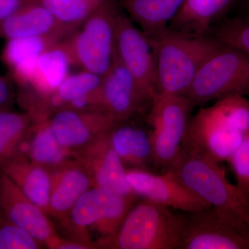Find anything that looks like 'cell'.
<instances>
[{
    "instance_id": "cell-1",
    "label": "cell",
    "mask_w": 249,
    "mask_h": 249,
    "mask_svg": "<svg viewBox=\"0 0 249 249\" xmlns=\"http://www.w3.org/2000/svg\"><path fill=\"white\" fill-rule=\"evenodd\" d=\"M249 129V101L232 95L201 107L190 118L182 150L222 163L229 161Z\"/></svg>"
},
{
    "instance_id": "cell-2",
    "label": "cell",
    "mask_w": 249,
    "mask_h": 249,
    "mask_svg": "<svg viewBox=\"0 0 249 249\" xmlns=\"http://www.w3.org/2000/svg\"><path fill=\"white\" fill-rule=\"evenodd\" d=\"M149 37L155 55L159 96H185L199 69L222 46L211 36L169 27Z\"/></svg>"
},
{
    "instance_id": "cell-3",
    "label": "cell",
    "mask_w": 249,
    "mask_h": 249,
    "mask_svg": "<svg viewBox=\"0 0 249 249\" xmlns=\"http://www.w3.org/2000/svg\"><path fill=\"white\" fill-rule=\"evenodd\" d=\"M166 171L173 173L225 219L249 233V196L228 180L221 163L181 149Z\"/></svg>"
},
{
    "instance_id": "cell-4",
    "label": "cell",
    "mask_w": 249,
    "mask_h": 249,
    "mask_svg": "<svg viewBox=\"0 0 249 249\" xmlns=\"http://www.w3.org/2000/svg\"><path fill=\"white\" fill-rule=\"evenodd\" d=\"M137 196H124L102 187L93 186L77 201L68 217L62 223L75 235L74 239L96 246L91 234L96 235L98 248L119 230Z\"/></svg>"
},
{
    "instance_id": "cell-5",
    "label": "cell",
    "mask_w": 249,
    "mask_h": 249,
    "mask_svg": "<svg viewBox=\"0 0 249 249\" xmlns=\"http://www.w3.org/2000/svg\"><path fill=\"white\" fill-rule=\"evenodd\" d=\"M181 213L142 199L129 210L103 249H178Z\"/></svg>"
},
{
    "instance_id": "cell-6",
    "label": "cell",
    "mask_w": 249,
    "mask_h": 249,
    "mask_svg": "<svg viewBox=\"0 0 249 249\" xmlns=\"http://www.w3.org/2000/svg\"><path fill=\"white\" fill-rule=\"evenodd\" d=\"M120 12L116 0H106L65 39L73 66L101 77L107 73L116 58Z\"/></svg>"
},
{
    "instance_id": "cell-7",
    "label": "cell",
    "mask_w": 249,
    "mask_h": 249,
    "mask_svg": "<svg viewBox=\"0 0 249 249\" xmlns=\"http://www.w3.org/2000/svg\"><path fill=\"white\" fill-rule=\"evenodd\" d=\"M232 95L249 96V55L222 45L199 69L185 96L194 107Z\"/></svg>"
},
{
    "instance_id": "cell-8",
    "label": "cell",
    "mask_w": 249,
    "mask_h": 249,
    "mask_svg": "<svg viewBox=\"0 0 249 249\" xmlns=\"http://www.w3.org/2000/svg\"><path fill=\"white\" fill-rule=\"evenodd\" d=\"M193 107L186 96L154 97L147 117L154 166L165 172L178 158Z\"/></svg>"
},
{
    "instance_id": "cell-9",
    "label": "cell",
    "mask_w": 249,
    "mask_h": 249,
    "mask_svg": "<svg viewBox=\"0 0 249 249\" xmlns=\"http://www.w3.org/2000/svg\"><path fill=\"white\" fill-rule=\"evenodd\" d=\"M102 77L81 70L70 73L53 91L44 94L19 88L18 99L33 121L49 119L64 109H99Z\"/></svg>"
},
{
    "instance_id": "cell-10",
    "label": "cell",
    "mask_w": 249,
    "mask_h": 249,
    "mask_svg": "<svg viewBox=\"0 0 249 249\" xmlns=\"http://www.w3.org/2000/svg\"><path fill=\"white\" fill-rule=\"evenodd\" d=\"M178 249H249V233L212 207L182 212Z\"/></svg>"
},
{
    "instance_id": "cell-11",
    "label": "cell",
    "mask_w": 249,
    "mask_h": 249,
    "mask_svg": "<svg viewBox=\"0 0 249 249\" xmlns=\"http://www.w3.org/2000/svg\"><path fill=\"white\" fill-rule=\"evenodd\" d=\"M116 57L142 91L153 100L156 95V64L151 40L121 11L116 27Z\"/></svg>"
},
{
    "instance_id": "cell-12",
    "label": "cell",
    "mask_w": 249,
    "mask_h": 249,
    "mask_svg": "<svg viewBox=\"0 0 249 249\" xmlns=\"http://www.w3.org/2000/svg\"><path fill=\"white\" fill-rule=\"evenodd\" d=\"M126 178L134 195L169 209L190 213L211 207L169 171L156 174L129 168Z\"/></svg>"
},
{
    "instance_id": "cell-13",
    "label": "cell",
    "mask_w": 249,
    "mask_h": 249,
    "mask_svg": "<svg viewBox=\"0 0 249 249\" xmlns=\"http://www.w3.org/2000/svg\"><path fill=\"white\" fill-rule=\"evenodd\" d=\"M152 99L142 91L125 67L115 58L102 77L99 109L116 123L132 120L149 111Z\"/></svg>"
},
{
    "instance_id": "cell-14",
    "label": "cell",
    "mask_w": 249,
    "mask_h": 249,
    "mask_svg": "<svg viewBox=\"0 0 249 249\" xmlns=\"http://www.w3.org/2000/svg\"><path fill=\"white\" fill-rule=\"evenodd\" d=\"M0 215L22 228L49 249H53L60 237L48 214L31 201L1 170Z\"/></svg>"
},
{
    "instance_id": "cell-15",
    "label": "cell",
    "mask_w": 249,
    "mask_h": 249,
    "mask_svg": "<svg viewBox=\"0 0 249 249\" xmlns=\"http://www.w3.org/2000/svg\"><path fill=\"white\" fill-rule=\"evenodd\" d=\"M49 122L58 142L72 153L106 135L116 124L100 109H64Z\"/></svg>"
},
{
    "instance_id": "cell-16",
    "label": "cell",
    "mask_w": 249,
    "mask_h": 249,
    "mask_svg": "<svg viewBox=\"0 0 249 249\" xmlns=\"http://www.w3.org/2000/svg\"><path fill=\"white\" fill-rule=\"evenodd\" d=\"M73 156L89 174L93 186L124 196L134 195L127 182L126 168L113 148L108 133L73 152Z\"/></svg>"
},
{
    "instance_id": "cell-17",
    "label": "cell",
    "mask_w": 249,
    "mask_h": 249,
    "mask_svg": "<svg viewBox=\"0 0 249 249\" xmlns=\"http://www.w3.org/2000/svg\"><path fill=\"white\" fill-rule=\"evenodd\" d=\"M77 30L59 22L40 0H21L14 13L0 22V38L55 36L65 40Z\"/></svg>"
},
{
    "instance_id": "cell-18",
    "label": "cell",
    "mask_w": 249,
    "mask_h": 249,
    "mask_svg": "<svg viewBox=\"0 0 249 249\" xmlns=\"http://www.w3.org/2000/svg\"><path fill=\"white\" fill-rule=\"evenodd\" d=\"M52 186L48 214L65 222L77 201L93 186L86 170L74 158L51 170Z\"/></svg>"
},
{
    "instance_id": "cell-19",
    "label": "cell",
    "mask_w": 249,
    "mask_h": 249,
    "mask_svg": "<svg viewBox=\"0 0 249 249\" xmlns=\"http://www.w3.org/2000/svg\"><path fill=\"white\" fill-rule=\"evenodd\" d=\"M64 40L55 36H29L6 40L1 60L18 87L27 84L39 57Z\"/></svg>"
},
{
    "instance_id": "cell-20",
    "label": "cell",
    "mask_w": 249,
    "mask_h": 249,
    "mask_svg": "<svg viewBox=\"0 0 249 249\" xmlns=\"http://www.w3.org/2000/svg\"><path fill=\"white\" fill-rule=\"evenodd\" d=\"M131 121L116 123L108 132L109 142L126 169L150 170L154 159L148 129Z\"/></svg>"
},
{
    "instance_id": "cell-21",
    "label": "cell",
    "mask_w": 249,
    "mask_h": 249,
    "mask_svg": "<svg viewBox=\"0 0 249 249\" xmlns=\"http://www.w3.org/2000/svg\"><path fill=\"white\" fill-rule=\"evenodd\" d=\"M18 188L34 204L48 214L52 173L42 165L36 164L23 155H16L0 165Z\"/></svg>"
},
{
    "instance_id": "cell-22",
    "label": "cell",
    "mask_w": 249,
    "mask_h": 249,
    "mask_svg": "<svg viewBox=\"0 0 249 249\" xmlns=\"http://www.w3.org/2000/svg\"><path fill=\"white\" fill-rule=\"evenodd\" d=\"M17 155L24 156L50 170L73 159V153L58 142L49 119L33 121Z\"/></svg>"
},
{
    "instance_id": "cell-23",
    "label": "cell",
    "mask_w": 249,
    "mask_h": 249,
    "mask_svg": "<svg viewBox=\"0 0 249 249\" xmlns=\"http://www.w3.org/2000/svg\"><path fill=\"white\" fill-rule=\"evenodd\" d=\"M73 66L65 40L51 47L39 57L27 84L32 92L44 94L53 91L70 74Z\"/></svg>"
},
{
    "instance_id": "cell-24",
    "label": "cell",
    "mask_w": 249,
    "mask_h": 249,
    "mask_svg": "<svg viewBox=\"0 0 249 249\" xmlns=\"http://www.w3.org/2000/svg\"><path fill=\"white\" fill-rule=\"evenodd\" d=\"M186 0H123L121 7L149 37L168 29Z\"/></svg>"
},
{
    "instance_id": "cell-25",
    "label": "cell",
    "mask_w": 249,
    "mask_h": 249,
    "mask_svg": "<svg viewBox=\"0 0 249 249\" xmlns=\"http://www.w3.org/2000/svg\"><path fill=\"white\" fill-rule=\"evenodd\" d=\"M235 0H186L170 29L209 35L211 28Z\"/></svg>"
},
{
    "instance_id": "cell-26",
    "label": "cell",
    "mask_w": 249,
    "mask_h": 249,
    "mask_svg": "<svg viewBox=\"0 0 249 249\" xmlns=\"http://www.w3.org/2000/svg\"><path fill=\"white\" fill-rule=\"evenodd\" d=\"M32 124L25 111H0V165L18 155Z\"/></svg>"
},
{
    "instance_id": "cell-27",
    "label": "cell",
    "mask_w": 249,
    "mask_h": 249,
    "mask_svg": "<svg viewBox=\"0 0 249 249\" xmlns=\"http://www.w3.org/2000/svg\"><path fill=\"white\" fill-rule=\"evenodd\" d=\"M106 0H40L57 19L67 26L79 29L81 24Z\"/></svg>"
},
{
    "instance_id": "cell-28",
    "label": "cell",
    "mask_w": 249,
    "mask_h": 249,
    "mask_svg": "<svg viewBox=\"0 0 249 249\" xmlns=\"http://www.w3.org/2000/svg\"><path fill=\"white\" fill-rule=\"evenodd\" d=\"M209 35L222 45L229 46L249 55V14L214 24Z\"/></svg>"
},
{
    "instance_id": "cell-29",
    "label": "cell",
    "mask_w": 249,
    "mask_h": 249,
    "mask_svg": "<svg viewBox=\"0 0 249 249\" xmlns=\"http://www.w3.org/2000/svg\"><path fill=\"white\" fill-rule=\"evenodd\" d=\"M43 244L0 215V249H37Z\"/></svg>"
},
{
    "instance_id": "cell-30",
    "label": "cell",
    "mask_w": 249,
    "mask_h": 249,
    "mask_svg": "<svg viewBox=\"0 0 249 249\" xmlns=\"http://www.w3.org/2000/svg\"><path fill=\"white\" fill-rule=\"evenodd\" d=\"M236 178V184L249 195V129L245 138L229 160Z\"/></svg>"
},
{
    "instance_id": "cell-31",
    "label": "cell",
    "mask_w": 249,
    "mask_h": 249,
    "mask_svg": "<svg viewBox=\"0 0 249 249\" xmlns=\"http://www.w3.org/2000/svg\"><path fill=\"white\" fill-rule=\"evenodd\" d=\"M14 81L9 74L0 75V111L11 109L16 98Z\"/></svg>"
},
{
    "instance_id": "cell-32",
    "label": "cell",
    "mask_w": 249,
    "mask_h": 249,
    "mask_svg": "<svg viewBox=\"0 0 249 249\" xmlns=\"http://www.w3.org/2000/svg\"><path fill=\"white\" fill-rule=\"evenodd\" d=\"M95 249L93 246L75 240V239H65L60 236V239L55 244L53 249Z\"/></svg>"
},
{
    "instance_id": "cell-33",
    "label": "cell",
    "mask_w": 249,
    "mask_h": 249,
    "mask_svg": "<svg viewBox=\"0 0 249 249\" xmlns=\"http://www.w3.org/2000/svg\"><path fill=\"white\" fill-rule=\"evenodd\" d=\"M21 0H0V22L14 13Z\"/></svg>"
},
{
    "instance_id": "cell-34",
    "label": "cell",
    "mask_w": 249,
    "mask_h": 249,
    "mask_svg": "<svg viewBox=\"0 0 249 249\" xmlns=\"http://www.w3.org/2000/svg\"></svg>"
}]
</instances>
